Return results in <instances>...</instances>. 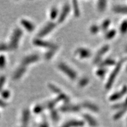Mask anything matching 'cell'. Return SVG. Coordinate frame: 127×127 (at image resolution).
Here are the masks:
<instances>
[{"instance_id": "obj_1", "label": "cell", "mask_w": 127, "mask_h": 127, "mask_svg": "<svg viewBox=\"0 0 127 127\" xmlns=\"http://www.w3.org/2000/svg\"><path fill=\"white\" fill-rule=\"evenodd\" d=\"M126 61V58H122L118 62H117L116 65L114 66V68L112 70V71H111V73L110 74V76L108 79V81H107V82L106 83L105 87L107 90L110 89L111 87L112 86L115 80H116L117 77L118 75L120 73L122 67L123 65L124 64Z\"/></svg>"}, {"instance_id": "obj_2", "label": "cell", "mask_w": 127, "mask_h": 127, "mask_svg": "<svg viewBox=\"0 0 127 127\" xmlns=\"http://www.w3.org/2000/svg\"><path fill=\"white\" fill-rule=\"evenodd\" d=\"M22 33V32L20 29L17 28L15 29L12 35L10 40V46L12 48L15 49L18 47L19 40L21 36Z\"/></svg>"}, {"instance_id": "obj_3", "label": "cell", "mask_w": 127, "mask_h": 127, "mask_svg": "<svg viewBox=\"0 0 127 127\" xmlns=\"http://www.w3.org/2000/svg\"><path fill=\"white\" fill-rule=\"evenodd\" d=\"M110 49V46L108 45H105L102 46L101 48L98 50L96 55L94 57V63L96 64L99 63L102 61V58L104 55L108 52Z\"/></svg>"}, {"instance_id": "obj_4", "label": "cell", "mask_w": 127, "mask_h": 127, "mask_svg": "<svg viewBox=\"0 0 127 127\" xmlns=\"http://www.w3.org/2000/svg\"><path fill=\"white\" fill-rule=\"evenodd\" d=\"M126 94H127V86L125 85L119 91L113 93L109 97V100L111 101H116L120 100Z\"/></svg>"}, {"instance_id": "obj_5", "label": "cell", "mask_w": 127, "mask_h": 127, "mask_svg": "<svg viewBox=\"0 0 127 127\" xmlns=\"http://www.w3.org/2000/svg\"><path fill=\"white\" fill-rule=\"evenodd\" d=\"M59 68L61 69V70L64 71L67 75L71 79H75L77 76V74L75 73V71L71 69L69 66L66 65L64 63H61L59 65Z\"/></svg>"}, {"instance_id": "obj_6", "label": "cell", "mask_w": 127, "mask_h": 127, "mask_svg": "<svg viewBox=\"0 0 127 127\" xmlns=\"http://www.w3.org/2000/svg\"><path fill=\"white\" fill-rule=\"evenodd\" d=\"M55 27V25L54 23H48L43 28L42 30L39 32L38 34L39 37H43L48 33L50 31L52 30Z\"/></svg>"}, {"instance_id": "obj_7", "label": "cell", "mask_w": 127, "mask_h": 127, "mask_svg": "<svg viewBox=\"0 0 127 127\" xmlns=\"http://www.w3.org/2000/svg\"><path fill=\"white\" fill-rule=\"evenodd\" d=\"M117 62L114 60V59L112 58H106L104 60L101 61L99 64L100 67H104V68H106V67L109 66H115L116 65Z\"/></svg>"}, {"instance_id": "obj_8", "label": "cell", "mask_w": 127, "mask_h": 127, "mask_svg": "<svg viewBox=\"0 0 127 127\" xmlns=\"http://www.w3.org/2000/svg\"><path fill=\"white\" fill-rule=\"evenodd\" d=\"M113 11L114 13L120 14H127V5H116L113 7Z\"/></svg>"}, {"instance_id": "obj_9", "label": "cell", "mask_w": 127, "mask_h": 127, "mask_svg": "<svg viewBox=\"0 0 127 127\" xmlns=\"http://www.w3.org/2000/svg\"><path fill=\"white\" fill-rule=\"evenodd\" d=\"M84 124V122L82 121L71 120L66 123L62 127H80L83 126Z\"/></svg>"}, {"instance_id": "obj_10", "label": "cell", "mask_w": 127, "mask_h": 127, "mask_svg": "<svg viewBox=\"0 0 127 127\" xmlns=\"http://www.w3.org/2000/svg\"><path fill=\"white\" fill-rule=\"evenodd\" d=\"M77 53L79 57L83 58H88L91 55V51L88 49L84 48H80L78 49L77 50Z\"/></svg>"}, {"instance_id": "obj_11", "label": "cell", "mask_w": 127, "mask_h": 127, "mask_svg": "<svg viewBox=\"0 0 127 127\" xmlns=\"http://www.w3.org/2000/svg\"><path fill=\"white\" fill-rule=\"evenodd\" d=\"M83 106L85 108L90 110L93 112H98L99 111V108L94 103L89 102H85L83 103Z\"/></svg>"}, {"instance_id": "obj_12", "label": "cell", "mask_w": 127, "mask_h": 127, "mask_svg": "<svg viewBox=\"0 0 127 127\" xmlns=\"http://www.w3.org/2000/svg\"><path fill=\"white\" fill-rule=\"evenodd\" d=\"M39 56L37 55H32L26 57L22 61L23 65H28L31 63H33L38 60Z\"/></svg>"}, {"instance_id": "obj_13", "label": "cell", "mask_w": 127, "mask_h": 127, "mask_svg": "<svg viewBox=\"0 0 127 127\" xmlns=\"http://www.w3.org/2000/svg\"><path fill=\"white\" fill-rule=\"evenodd\" d=\"M84 118L86 121L88 123V124L92 127H96L97 126V122L95 119L88 114H85L84 115Z\"/></svg>"}, {"instance_id": "obj_14", "label": "cell", "mask_w": 127, "mask_h": 127, "mask_svg": "<svg viewBox=\"0 0 127 127\" xmlns=\"http://www.w3.org/2000/svg\"><path fill=\"white\" fill-rule=\"evenodd\" d=\"M34 43L37 45L45 47H48V48H51L52 49L56 48V46L55 45L52 44V43H49L48 42L41 40L40 39H37L35 40H34Z\"/></svg>"}, {"instance_id": "obj_15", "label": "cell", "mask_w": 127, "mask_h": 127, "mask_svg": "<svg viewBox=\"0 0 127 127\" xmlns=\"http://www.w3.org/2000/svg\"><path fill=\"white\" fill-rule=\"evenodd\" d=\"M81 109L78 105H67L62 107L61 110L64 112H78Z\"/></svg>"}, {"instance_id": "obj_16", "label": "cell", "mask_w": 127, "mask_h": 127, "mask_svg": "<svg viewBox=\"0 0 127 127\" xmlns=\"http://www.w3.org/2000/svg\"><path fill=\"white\" fill-rule=\"evenodd\" d=\"M69 10H70V7L69 5H66L64 6V7L63 8L60 17L59 18L58 21L59 22H62L63 21V20H64L66 18V16L68 14Z\"/></svg>"}, {"instance_id": "obj_17", "label": "cell", "mask_w": 127, "mask_h": 127, "mask_svg": "<svg viewBox=\"0 0 127 127\" xmlns=\"http://www.w3.org/2000/svg\"><path fill=\"white\" fill-rule=\"evenodd\" d=\"M127 112V108H124L118 110L117 112L113 116V119L114 120H118L121 118Z\"/></svg>"}, {"instance_id": "obj_18", "label": "cell", "mask_w": 127, "mask_h": 127, "mask_svg": "<svg viewBox=\"0 0 127 127\" xmlns=\"http://www.w3.org/2000/svg\"><path fill=\"white\" fill-rule=\"evenodd\" d=\"M29 118H30L29 111L28 110H25L23 111V114H22V121L23 123V126H27V124H28Z\"/></svg>"}, {"instance_id": "obj_19", "label": "cell", "mask_w": 127, "mask_h": 127, "mask_svg": "<svg viewBox=\"0 0 127 127\" xmlns=\"http://www.w3.org/2000/svg\"><path fill=\"white\" fill-rule=\"evenodd\" d=\"M97 7L99 11L103 12L107 7V1L104 0H100L97 3Z\"/></svg>"}, {"instance_id": "obj_20", "label": "cell", "mask_w": 127, "mask_h": 127, "mask_svg": "<svg viewBox=\"0 0 127 127\" xmlns=\"http://www.w3.org/2000/svg\"><path fill=\"white\" fill-rule=\"evenodd\" d=\"M110 25H111L110 20L108 19H105L101 23V25L100 27V29H101V30H102L103 31L106 32L108 30V29H109Z\"/></svg>"}, {"instance_id": "obj_21", "label": "cell", "mask_w": 127, "mask_h": 127, "mask_svg": "<svg viewBox=\"0 0 127 127\" xmlns=\"http://www.w3.org/2000/svg\"><path fill=\"white\" fill-rule=\"evenodd\" d=\"M21 23L22 24L23 26L26 28L27 30L29 31H32L34 28L33 24L28 20H22L21 21Z\"/></svg>"}, {"instance_id": "obj_22", "label": "cell", "mask_w": 127, "mask_h": 127, "mask_svg": "<svg viewBox=\"0 0 127 127\" xmlns=\"http://www.w3.org/2000/svg\"><path fill=\"white\" fill-rule=\"evenodd\" d=\"M117 34V31L115 29H111L106 31L105 34V38L108 40L113 39Z\"/></svg>"}, {"instance_id": "obj_23", "label": "cell", "mask_w": 127, "mask_h": 127, "mask_svg": "<svg viewBox=\"0 0 127 127\" xmlns=\"http://www.w3.org/2000/svg\"><path fill=\"white\" fill-rule=\"evenodd\" d=\"M119 29L121 33L122 34L127 33V20H125L121 22Z\"/></svg>"}, {"instance_id": "obj_24", "label": "cell", "mask_w": 127, "mask_h": 127, "mask_svg": "<svg viewBox=\"0 0 127 127\" xmlns=\"http://www.w3.org/2000/svg\"><path fill=\"white\" fill-rule=\"evenodd\" d=\"M25 71H26V68L25 67H19V68H18L17 70V71H15L14 74V78L15 79H18L20 77H21V76L24 74Z\"/></svg>"}, {"instance_id": "obj_25", "label": "cell", "mask_w": 127, "mask_h": 127, "mask_svg": "<svg viewBox=\"0 0 127 127\" xmlns=\"http://www.w3.org/2000/svg\"><path fill=\"white\" fill-rule=\"evenodd\" d=\"M108 69L106 68H104V67H100L97 71H96V74L98 77H103L104 76V75L106 73Z\"/></svg>"}, {"instance_id": "obj_26", "label": "cell", "mask_w": 127, "mask_h": 127, "mask_svg": "<svg viewBox=\"0 0 127 127\" xmlns=\"http://www.w3.org/2000/svg\"><path fill=\"white\" fill-rule=\"evenodd\" d=\"M100 30V27H98V26H97L96 25H93L90 28L91 32L93 34H95V33H97Z\"/></svg>"}, {"instance_id": "obj_27", "label": "cell", "mask_w": 127, "mask_h": 127, "mask_svg": "<svg viewBox=\"0 0 127 127\" xmlns=\"http://www.w3.org/2000/svg\"><path fill=\"white\" fill-rule=\"evenodd\" d=\"M89 82V79L86 77H84V78H83L82 79H81V80L79 81V86H81L82 87L85 86V85H86L87 84H88Z\"/></svg>"}, {"instance_id": "obj_28", "label": "cell", "mask_w": 127, "mask_h": 127, "mask_svg": "<svg viewBox=\"0 0 127 127\" xmlns=\"http://www.w3.org/2000/svg\"><path fill=\"white\" fill-rule=\"evenodd\" d=\"M74 12L75 15L76 16H78L79 15V9L78 4L76 2H74Z\"/></svg>"}, {"instance_id": "obj_29", "label": "cell", "mask_w": 127, "mask_h": 127, "mask_svg": "<svg viewBox=\"0 0 127 127\" xmlns=\"http://www.w3.org/2000/svg\"><path fill=\"white\" fill-rule=\"evenodd\" d=\"M5 59L4 56H0V68H2L5 66Z\"/></svg>"}, {"instance_id": "obj_30", "label": "cell", "mask_w": 127, "mask_h": 127, "mask_svg": "<svg viewBox=\"0 0 127 127\" xmlns=\"http://www.w3.org/2000/svg\"><path fill=\"white\" fill-rule=\"evenodd\" d=\"M57 15V10L54 8V9L51 11L50 12V18L52 19H55Z\"/></svg>"}, {"instance_id": "obj_31", "label": "cell", "mask_w": 127, "mask_h": 127, "mask_svg": "<svg viewBox=\"0 0 127 127\" xmlns=\"http://www.w3.org/2000/svg\"><path fill=\"white\" fill-rule=\"evenodd\" d=\"M51 117H52V118L54 120L56 121L58 119V115L56 111H54L51 112Z\"/></svg>"}, {"instance_id": "obj_32", "label": "cell", "mask_w": 127, "mask_h": 127, "mask_svg": "<svg viewBox=\"0 0 127 127\" xmlns=\"http://www.w3.org/2000/svg\"><path fill=\"white\" fill-rule=\"evenodd\" d=\"M5 78L4 76H2L0 77V90H1L2 87H3L4 83L5 82Z\"/></svg>"}, {"instance_id": "obj_33", "label": "cell", "mask_w": 127, "mask_h": 127, "mask_svg": "<svg viewBox=\"0 0 127 127\" xmlns=\"http://www.w3.org/2000/svg\"><path fill=\"white\" fill-rule=\"evenodd\" d=\"M7 47L4 44H0V51H4L6 50Z\"/></svg>"}, {"instance_id": "obj_34", "label": "cell", "mask_w": 127, "mask_h": 127, "mask_svg": "<svg viewBox=\"0 0 127 127\" xmlns=\"http://www.w3.org/2000/svg\"><path fill=\"white\" fill-rule=\"evenodd\" d=\"M2 95L3 97L6 98L7 97L9 96V92H7V91H3V92H2Z\"/></svg>"}, {"instance_id": "obj_35", "label": "cell", "mask_w": 127, "mask_h": 127, "mask_svg": "<svg viewBox=\"0 0 127 127\" xmlns=\"http://www.w3.org/2000/svg\"><path fill=\"white\" fill-rule=\"evenodd\" d=\"M39 127H49V126L46 123H43V124H42L40 125Z\"/></svg>"}, {"instance_id": "obj_36", "label": "cell", "mask_w": 127, "mask_h": 127, "mask_svg": "<svg viewBox=\"0 0 127 127\" xmlns=\"http://www.w3.org/2000/svg\"><path fill=\"white\" fill-rule=\"evenodd\" d=\"M0 106H5V103H4V102H3L2 101L0 100Z\"/></svg>"}, {"instance_id": "obj_37", "label": "cell", "mask_w": 127, "mask_h": 127, "mask_svg": "<svg viewBox=\"0 0 127 127\" xmlns=\"http://www.w3.org/2000/svg\"><path fill=\"white\" fill-rule=\"evenodd\" d=\"M124 102L126 103V105H127V97H126V99H125V100Z\"/></svg>"}, {"instance_id": "obj_38", "label": "cell", "mask_w": 127, "mask_h": 127, "mask_svg": "<svg viewBox=\"0 0 127 127\" xmlns=\"http://www.w3.org/2000/svg\"><path fill=\"white\" fill-rule=\"evenodd\" d=\"M126 50L127 51V46L126 47Z\"/></svg>"}, {"instance_id": "obj_39", "label": "cell", "mask_w": 127, "mask_h": 127, "mask_svg": "<svg viewBox=\"0 0 127 127\" xmlns=\"http://www.w3.org/2000/svg\"><path fill=\"white\" fill-rule=\"evenodd\" d=\"M22 127H27V126H23Z\"/></svg>"}, {"instance_id": "obj_40", "label": "cell", "mask_w": 127, "mask_h": 127, "mask_svg": "<svg viewBox=\"0 0 127 127\" xmlns=\"http://www.w3.org/2000/svg\"><path fill=\"white\" fill-rule=\"evenodd\" d=\"M126 71H127V67H126Z\"/></svg>"}, {"instance_id": "obj_41", "label": "cell", "mask_w": 127, "mask_h": 127, "mask_svg": "<svg viewBox=\"0 0 127 127\" xmlns=\"http://www.w3.org/2000/svg\"></svg>"}]
</instances>
